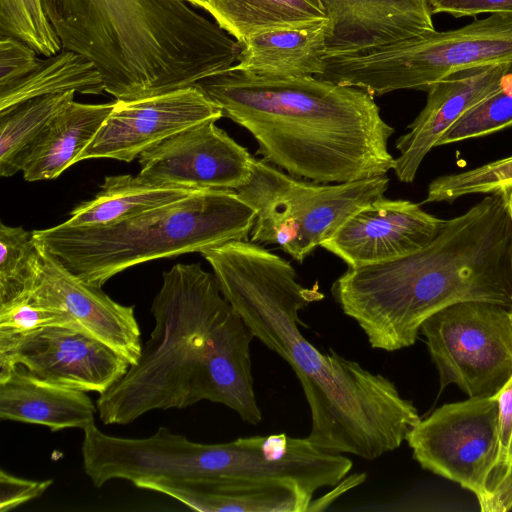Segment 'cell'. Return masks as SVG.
I'll list each match as a JSON object with an SVG mask.
<instances>
[{
    "mask_svg": "<svg viewBox=\"0 0 512 512\" xmlns=\"http://www.w3.org/2000/svg\"><path fill=\"white\" fill-rule=\"evenodd\" d=\"M247 129L257 154L296 178L342 183L386 175L394 129L368 91L315 76L270 78L234 66L195 83Z\"/></svg>",
    "mask_w": 512,
    "mask_h": 512,
    "instance_id": "277c9868",
    "label": "cell"
},
{
    "mask_svg": "<svg viewBox=\"0 0 512 512\" xmlns=\"http://www.w3.org/2000/svg\"><path fill=\"white\" fill-rule=\"evenodd\" d=\"M444 221L417 203L381 196L351 215L321 247L349 268L382 263L426 247Z\"/></svg>",
    "mask_w": 512,
    "mask_h": 512,
    "instance_id": "5bb4252c",
    "label": "cell"
},
{
    "mask_svg": "<svg viewBox=\"0 0 512 512\" xmlns=\"http://www.w3.org/2000/svg\"><path fill=\"white\" fill-rule=\"evenodd\" d=\"M331 35L329 18L264 30L239 43L235 67L261 77L316 76L323 69Z\"/></svg>",
    "mask_w": 512,
    "mask_h": 512,
    "instance_id": "d6986e66",
    "label": "cell"
},
{
    "mask_svg": "<svg viewBox=\"0 0 512 512\" xmlns=\"http://www.w3.org/2000/svg\"><path fill=\"white\" fill-rule=\"evenodd\" d=\"M494 397L497 399L499 406V449L496 465L488 480V492L501 480L509 463L512 447V377Z\"/></svg>",
    "mask_w": 512,
    "mask_h": 512,
    "instance_id": "1f68e13d",
    "label": "cell"
},
{
    "mask_svg": "<svg viewBox=\"0 0 512 512\" xmlns=\"http://www.w3.org/2000/svg\"><path fill=\"white\" fill-rule=\"evenodd\" d=\"M332 23L327 55L389 46L435 30L428 0H319Z\"/></svg>",
    "mask_w": 512,
    "mask_h": 512,
    "instance_id": "ac0fdd59",
    "label": "cell"
},
{
    "mask_svg": "<svg viewBox=\"0 0 512 512\" xmlns=\"http://www.w3.org/2000/svg\"><path fill=\"white\" fill-rule=\"evenodd\" d=\"M38 54L21 40L0 38V91H4L32 73L40 64Z\"/></svg>",
    "mask_w": 512,
    "mask_h": 512,
    "instance_id": "4dcf8cb0",
    "label": "cell"
},
{
    "mask_svg": "<svg viewBox=\"0 0 512 512\" xmlns=\"http://www.w3.org/2000/svg\"><path fill=\"white\" fill-rule=\"evenodd\" d=\"M420 332L441 390L455 384L469 397H493L512 377V325L505 306L458 302L427 318Z\"/></svg>",
    "mask_w": 512,
    "mask_h": 512,
    "instance_id": "9c48e42d",
    "label": "cell"
},
{
    "mask_svg": "<svg viewBox=\"0 0 512 512\" xmlns=\"http://www.w3.org/2000/svg\"><path fill=\"white\" fill-rule=\"evenodd\" d=\"M222 117L221 109L195 84L155 96L116 100L76 163L93 158L131 162L173 134Z\"/></svg>",
    "mask_w": 512,
    "mask_h": 512,
    "instance_id": "7c38bea8",
    "label": "cell"
},
{
    "mask_svg": "<svg viewBox=\"0 0 512 512\" xmlns=\"http://www.w3.org/2000/svg\"><path fill=\"white\" fill-rule=\"evenodd\" d=\"M208 13L238 43L264 30L328 19L319 0H210Z\"/></svg>",
    "mask_w": 512,
    "mask_h": 512,
    "instance_id": "603a6c76",
    "label": "cell"
},
{
    "mask_svg": "<svg viewBox=\"0 0 512 512\" xmlns=\"http://www.w3.org/2000/svg\"><path fill=\"white\" fill-rule=\"evenodd\" d=\"M255 219L254 209L235 190L197 189L113 223L76 227L63 222L33 234L72 274L102 288L140 263L247 240Z\"/></svg>",
    "mask_w": 512,
    "mask_h": 512,
    "instance_id": "8992f818",
    "label": "cell"
},
{
    "mask_svg": "<svg viewBox=\"0 0 512 512\" xmlns=\"http://www.w3.org/2000/svg\"><path fill=\"white\" fill-rule=\"evenodd\" d=\"M499 191H502V193L505 197V200H506V203H507V206L509 209V213L511 216V220H512V184L509 186H506L505 188H503Z\"/></svg>",
    "mask_w": 512,
    "mask_h": 512,
    "instance_id": "d590c367",
    "label": "cell"
},
{
    "mask_svg": "<svg viewBox=\"0 0 512 512\" xmlns=\"http://www.w3.org/2000/svg\"><path fill=\"white\" fill-rule=\"evenodd\" d=\"M134 485L201 512H307L314 496L299 482L285 478H153Z\"/></svg>",
    "mask_w": 512,
    "mask_h": 512,
    "instance_id": "e0dca14e",
    "label": "cell"
},
{
    "mask_svg": "<svg viewBox=\"0 0 512 512\" xmlns=\"http://www.w3.org/2000/svg\"><path fill=\"white\" fill-rule=\"evenodd\" d=\"M432 14L448 13L456 18L482 13H512V0H428Z\"/></svg>",
    "mask_w": 512,
    "mask_h": 512,
    "instance_id": "836d02e7",
    "label": "cell"
},
{
    "mask_svg": "<svg viewBox=\"0 0 512 512\" xmlns=\"http://www.w3.org/2000/svg\"><path fill=\"white\" fill-rule=\"evenodd\" d=\"M68 91L100 95L105 86L100 71L91 60L63 49L41 60L32 73L16 84L0 91V112L32 98Z\"/></svg>",
    "mask_w": 512,
    "mask_h": 512,
    "instance_id": "cb8c5ba5",
    "label": "cell"
},
{
    "mask_svg": "<svg viewBox=\"0 0 512 512\" xmlns=\"http://www.w3.org/2000/svg\"><path fill=\"white\" fill-rule=\"evenodd\" d=\"M195 190L149 182L139 175L107 176L94 198L77 205L64 223L76 227L113 223L182 199Z\"/></svg>",
    "mask_w": 512,
    "mask_h": 512,
    "instance_id": "7402d4cb",
    "label": "cell"
},
{
    "mask_svg": "<svg viewBox=\"0 0 512 512\" xmlns=\"http://www.w3.org/2000/svg\"><path fill=\"white\" fill-rule=\"evenodd\" d=\"M154 328L136 363L97 401L105 425H126L152 410L187 408L206 400L257 425L250 344L254 336L199 263L163 273L152 300Z\"/></svg>",
    "mask_w": 512,
    "mask_h": 512,
    "instance_id": "7a4b0ae2",
    "label": "cell"
},
{
    "mask_svg": "<svg viewBox=\"0 0 512 512\" xmlns=\"http://www.w3.org/2000/svg\"><path fill=\"white\" fill-rule=\"evenodd\" d=\"M17 365L40 380L102 394L126 374L131 364L79 327L58 325L0 343V379Z\"/></svg>",
    "mask_w": 512,
    "mask_h": 512,
    "instance_id": "8fae6325",
    "label": "cell"
},
{
    "mask_svg": "<svg viewBox=\"0 0 512 512\" xmlns=\"http://www.w3.org/2000/svg\"><path fill=\"white\" fill-rule=\"evenodd\" d=\"M41 2L62 48L91 60L116 100L188 87L238 62V41L185 0Z\"/></svg>",
    "mask_w": 512,
    "mask_h": 512,
    "instance_id": "5b68a950",
    "label": "cell"
},
{
    "mask_svg": "<svg viewBox=\"0 0 512 512\" xmlns=\"http://www.w3.org/2000/svg\"><path fill=\"white\" fill-rule=\"evenodd\" d=\"M331 292L370 346H412L424 321L463 301L512 308V220L502 191L447 219L426 247L390 261L349 268Z\"/></svg>",
    "mask_w": 512,
    "mask_h": 512,
    "instance_id": "3957f363",
    "label": "cell"
},
{
    "mask_svg": "<svg viewBox=\"0 0 512 512\" xmlns=\"http://www.w3.org/2000/svg\"><path fill=\"white\" fill-rule=\"evenodd\" d=\"M58 325L77 326L65 311L44 305L30 295L0 309V343L15 341L37 330Z\"/></svg>",
    "mask_w": 512,
    "mask_h": 512,
    "instance_id": "f546056e",
    "label": "cell"
},
{
    "mask_svg": "<svg viewBox=\"0 0 512 512\" xmlns=\"http://www.w3.org/2000/svg\"><path fill=\"white\" fill-rule=\"evenodd\" d=\"M365 481V474H354L348 478H343L340 481V486L333 491L328 492L325 497L316 501H311L307 511H322L325 510L336 498H338L345 491L353 488Z\"/></svg>",
    "mask_w": 512,
    "mask_h": 512,
    "instance_id": "e575fe53",
    "label": "cell"
},
{
    "mask_svg": "<svg viewBox=\"0 0 512 512\" xmlns=\"http://www.w3.org/2000/svg\"><path fill=\"white\" fill-rule=\"evenodd\" d=\"M512 126V69L500 87L465 112L439 139L436 147L477 138Z\"/></svg>",
    "mask_w": 512,
    "mask_h": 512,
    "instance_id": "83f0119b",
    "label": "cell"
},
{
    "mask_svg": "<svg viewBox=\"0 0 512 512\" xmlns=\"http://www.w3.org/2000/svg\"><path fill=\"white\" fill-rule=\"evenodd\" d=\"M512 184V155L463 172L442 175L427 188L425 203L447 202L471 194H489Z\"/></svg>",
    "mask_w": 512,
    "mask_h": 512,
    "instance_id": "f1b7e54d",
    "label": "cell"
},
{
    "mask_svg": "<svg viewBox=\"0 0 512 512\" xmlns=\"http://www.w3.org/2000/svg\"><path fill=\"white\" fill-rule=\"evenodd\" d=\"M498 414L494 396L469 397L439 407L406 436L422 468L473 493L480 509L498 458Z\"/></svg>",
    "mask_w": 512,
    "mask_h": 512,
    "instance_id": "30bf717a",
    "label": "cell"
},
{
    "mask_svg": "<svg viewBox=\"0 0 512 512\" xmlns=\"http://www.w3.org/2000/svg\"><path fill=\"white\" fill-rule=\"evenodd\" d=\"M388 184L386 175L335 184L307 182L255 158L249 180L236 192L256 213L251 242L277 244L303 262L351 215L383 196Z\"/></svg>",
    "mask_w": 512,
    "mask_h": 512,
    "instance_id": "ba28073f",
    "label": "cell"
},
{
    "mask_svg": "<svg viewBox=\"0 0 512 512\" xmlns=\"http://www.w3.org/2000/svg\"><path fill=\"white\" fill-rule=\"evenodd\" d=\"M96 404L84 392L32 376L17 365L0 379V419L83 431L95 424Z\"/></svg>",
    "mask_w": 512,
    "mask_h": 512,
    "instance_id": "ffe728a7",
    "label": "cell"
},
{
    "mask_svg": "<svg viewBox=\"0 0 512 512\" xmlns=\"http://www.w3.org/2000/svg\"><path fill=\"white\" fill-rule=\"evenodd\" d=\"M53 483L52 479L29 480L0 471V511L15 509L40 497Z\"/></svg>",
    "mask_w": 512,
    "mask_h": 512,
    "instance_id": "d6a6232c",
    "label": "cell"
},
{
    "mask_svg": "<svg viewBox=\"0 0 512 512\" xmlns=\"http://www.w3.org/2000/svg\"><path fill=\"white\" fill-rule=\"evenodd\" d=\"M512 63V13L436 30L389 46L326 56L316 78L383 95L428 87L461 70Z\"/></svg>",
    "mask_w": 512,
    "mask_h": 512,
    "instance_id": "52a82bcc",
    "label": "cell"
},
{
    "mask_svg": "<svg viewBox=\"0 0 512 512\" xmlns=\"http://www.w3.org/2000/svg\"><path fill=\"white\" fill-rule=\"evenodd\" d=\"M113 107L114 102H70L54 117L31 150L22 169L23 178L28 182L54 179L76 164Z\"/></svg>",
    "mask_w": 512,
    "mask_h": 512,
    "instance_id": "44dd1931",
    "label": "cell"
},
{
    "mask_svg": "<svg viewBox=\"0 0 512 512\" xmlns=\"http://www.w3.org/2000/svg\"><path fill=\"white\" fill-rule=\"evenodd\" d=\"M215 122L186 128L144 151L138 175L158 184L236 191L249 180L255 158Z\"/></svg>",
    "mask_w": 512,
    "mask_h": 512,
    "instance_id": "4fadbf2b",
    "label": "cell"
},
{
    "mask_svg": "<svg viewBox=\"0 0 512 512\" xmlns=\"http://www.w3.org/2000/svg\"><path fill=\"white\" fill-rule=\"evenodd\" d=\"M0 34L17 38L47 57L62 48L41 0H0Z\"/></svg>",
    "mask_w": 512,
    "mask_h": 512,
    "instance_id": "4316f807",
    "label": "cell"
},
{
    "mask_svg": "<svg viewBox=\"0 0 512 512\" xmlns=\"http://www.w3.org/2000/svg\"><path fill=\"white\" fill-rule=\"evenodd\" d=\"M509 315H510V320H511V325H512V308H509Z\"/></svg>",
    "mask_w": 512,
    "mask_h": 512,
    "instance_id": "74e56055",
    "label": "cell"
},
{
    "mask_svg": "<svg viewBox=\"0 0 512 512\" xmlns=\"http://www.w3.org/2000/svg\"><path fill=\"white\" fill-rule=\"evenodd\" d=\"M40 248L41 269L31 296L65 311L80 329L114 349L131 365L136 363L142 343L134 306L114 301L100 287L85 283Z\"/></svg>",
    "mask_w": 512,
    "mask_h": 512,
    "instance_id": "9a60e30c",
    "label": "cell"
},
{
    "mask_svg": "<svg viewBox=\"0 0 512 512\" xmlns=\"http://www.w3.org/2000/svg\"><path fill=\"white\" fill-rule=\"evenodd\" d=\"M41 269V248L33 231L0 224V309L27 298Z\"/></svg>",
    "mask_w": 512,
    "mask_h": 512,
    "instance_id": "484cf974",
    "label": "cell"
},
{
    "mask_svg": "<svg viewBox=\"0 0 512 512\" xmlns=\"http://www.w3.org/2000/svg\"><path fill=\"white\" fill-rule=\"evenodd\" d=\"M512 63L461 70L434 83L427 92L424 108L400 136L393 171L400 182L411 183L426 155L442 135L469 109L495 92Z\"/></svg>",
    "mask_w": 512,
    "mask_h": 512,
    "instance_id": "2e32d148",
    "label": "cell"
},
{
    "mask_svg": "<svg viewBox=\"0 0 512 512\" xmlns=\"http://www.w3.org/2000/svg\"><path fill=\"white\" fill-rule=\"evenodd\" d=\"M74 91L29 99L0 112V175L22 171L31 150L54 117L74 100Z\"/></svg>",
    "mask_w": 512,
    "mask_h": 512,
    "instance_id": "d4e9b609",
    "label": "cell"
},
{
    "mask_svg": "<svg viewBox=\"0 0 512 512\" xmlns=\"http://www.w3.org/2000/svg\"><path fill=\"white\" fill-rule=\"evenodd\" d=\"M235 311L296 374L311 413L307 438L317 448L374 460L399 448L421 419L394 382L330 349L318 350L298 328L299 312L324 295L297 281L284 258L247 240L201 253Z\"/></svg>",
    "mask_w": 512,
    "mask_h": 512,
    "instance_id": "6da1fadb",
    "label": "cell"
},
{
    "mask_svg": "<svg viewBox=\"0 0 512 512\" xmlns=\"http://www.w3.org/2000/svg\"><path fill=\"white\" fill-rule=\"evenodd\" d=\"M187 3L202 8L206 10L207 12L210 9V0H185Z\"/></svg>",
    "mask_w": 512,
    "mask_h": 512,
    "instance_id": "8d00e7d4",
    "label": "cell"
}]
</instances>
